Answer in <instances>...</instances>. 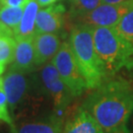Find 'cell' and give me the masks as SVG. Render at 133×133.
Instances as JSON below:
<instances>
[{"instance_id": "18", "label": "cell", "mask_w": 133, "mask_h": 133, "mask_svg": "<svg viewBox=\"0 0 133 133\" xmlns=\"http://www.w3.org/2000/svg\"><path fill=\"white\" fill-rule=\"evenodd\" d=\"M0 120L11 126V129L14 127L12 117L10 115V109L8 105L7 96L4 91L3 83L0 84Z\"/></svg>"}, {"instance_id": "3", "label": "cell", "mask_w": 133, "mask_h": 133, "mask_svg": "<svg viewBox=\"0 0 133 133\" xmlns=\"http://www.w3.org/2000/svg\"><path fill=\"white\" fill-rule=\"evenodd\" d=\"M92 31L96 51L109 78L123 68L133 66V44L114 27H95Z\"/></svg>"}, {"instance_id": "2", "label": "cell", "mask_w": 133, "mask_h": 133, "mask_svg": "<svg viewBox=\"0 0 133 133\" xmlns=\"http://www.w3.org/2000/svg\"><path fill=\"white\" fill-rule=\"evenodd\" d=\"M69 43L87 85L94 90L109 79L105 66L96 51L92 27L79 24L71 30Z\"/></svg>"}, {"instance_id": "23", "label": "cell", "mask_w": 133, "mask_h": 133, "mask_svg": "<svg viewBox=\"0 0 133 133\" xmlns=\"http://www.w3.org/2000/svg\"><path fill=\"white\" fill-rule=\"evenodd\" d=\"M5 66L6 65H3V64H0V76L5 72Z\"/></svg>"}, {"instance_id": "11", "label": "cell", "mask_w": 133, "mask_h": 133, "mask_svg": "<svg viewBox=\"0 0 133 133\" xmlns=\"http://www.w3.org/2000/svg\"><path fill=\"white\" fill-rule=\"evenodd\" d=\"M16 48L13 61L10 69L18 71L28 72L36 68V55H35V44L34 38L16 39Z\"/></svg>"}, {"instance_id": "20", "label": "cell", "mask_w": 133, "mask_h": 133, "mask_svg": "<svg viewBox=\"0 0 133 133\" xmlns=\"http://www.w3.org/2000/svg\"><path fill=\"white\" fill-rule=\"evenodd\" d=\"M3 36H13V31L0 21V37Z\"/></svg>"}, {"instance_id": "7", "label": "cell", "mask_w": 133, "mask_h": 133, "mask_svg": "<svg viewBox=\"0 0 133 133\" xmlns=\"http://www.w3.org/2000/svg\"><path fill=\"white\" fill-rule=\"evenodd\" d=\"M3 87L7 96L10 111L14 114L17 109L26 98L29 84L26 72L10 69L3 77Z\"/></svg>"}, {"instance_id": "22", "label": "cell", "mask_w": 133, "mask_h": 133, "mask_svg": "<svg viewBox=\"0 0 133 133\" xmlns=\"http://www.w3.org/2000/svg\"><path fill=\"white\" fill-rule=\"evenodd\" d=\"M126 0H102L103 3H120V2H124Z\"/></svg>"}, {"instance_id": "16", "label": "cell", "mask_w": 133, "mask_h": 133, "mask_svg": "<svg viewBox=\"0 0 133 133\" xmlns=\"http://www.w3.org/2000/svg\"><path fill=\"white\" fill-rule=\"evenodd\" d=\"M114 28L124 38L133 44V8L124 15Z\"/></svg>"}, {"instance_id": "8", "label": "cell", "mask_w": 133, "mask_h": 133, "mask_svg": "<svg viewBox=\"0 0 133 133\" xmlns=\"http://www.w3.org/2000/svg\"><path fill=\"white\" fill-rule=\"evenodd\" d=\"M62 133H105V131L94 116L81 105L64 121Z\"/></svg>"}, {"instance_id": "9", "label": "cell", "mask_w": 133, "mask_h": 133, "mask_svg": "<svg viewBox=\"0 0 133 133\" xmlns=\"http://www.w3.org/2000/svg\"><path fill=\"white\" fill-rule=\"evenodd\" d=\"M64 7L50 5L39 8L36 21V34H57L64 24Z\"/></svg>"}, {"instance_id": "13", "label": "cell", "mask_w": 133, "mask_h": 133, "mask_svg": "<svg viewBox=\"0 0 133 133\" xmlns=\"http://www.w3.org/2000/svg\"><path fill=\"white\" fill-rule=\"evenodd\" d=\"M39 10L37 0H31L24 7V13L18 26L13 30V36L16 39L34 38L36 36V21Z\"/></svg>"}, {"instance_id": "1", "label": "cell", "mask_w": 133, "mask_h": 133, "mask_svg": "<svg viewBox=\"0 0 133 133\" xmlns=\"http://www.w3.org/2000/svg\"><path fill=\"white\" fill-rule=\"evenodd\" d=\"M82 107L94 116L105 133H127L133 112V83L125 79H108L93 90Z\"/></svg>"}, {"instance_id": "24", "label": "cell", "mask_w": 133, "mask_h": 133, "mask_svg": "<svg viewBox=\"0 0 133 133\" xmlns=\"http://www.w3.org/2000/svg\"><path fill=\"white\" fill-rule=\"evenodd\" d=\"M1 83H3V78L0 77V84H1Z\"/></svg>"}, {"instance_id": "17", "label": "cell", "mask_w": 133, "mask_h": 133, "mask_svg": "<svg viewBox=\"0 0 133 133\" xmlns=\"http://www.w3.org/2000/svg\"><path fill=\"white\" fill-rule=\"evenodd\" d=\"M71 3L72 10L75 16L80 17L82 15L94 10L103 2L102 0H71Z\"/></svg>"}, {"instance_id": "21", "label": "cell", "mask_w": 133, "mask_h": 133, "mask_svg": "<svg viewBox=\"0 0 133 133\" xmlns=\"http://www.w3.org/2000/svg\"><path fill=\"white\" fill-rule=\"evenodd\" d=\"M37 1H38L39 7H46V6L55 4L56 2L60 1V0H37Z\"/></svg>"}, {"instance_id": "19", "label": "cell", "mask_w": 133, "mask_h": 133, "mask_svg": "<svg viewBox=\"0 0 133 133\" xmlns=\"http://www.w3.org/2000/svg\"><path fill=\"white\" fill-rule=\"evenodd\" d=\"M31 0H0V4L12 7H25Z\"/></svg>"}, {"instance_id": "12", "label": "cell", "mask_w": 133, "mask_h": 133, "mask_svg": "<svg viewBox=\"0 0 133 133\" xmlns=\"http://www.w3.org/2000/svg\"><path fill=\"white\" fill-rule=\"evenodd\" d=\"M64 121L56 115L45 119L21 122L12 128L13 133H62Z\"/></svg>"}, {"instance_id": "14", "label": "cell", "mask_w": 133, "mask_h": 133, "mask_svg": "<svg viewBox=\"0 0 133 133\" xmlns=\"http://www.w3.org/2000/svg\"><path fill=\"white\" fill-rule=\"evenodd\" d=\"M24 13V7H12L0 4V21L12 31L14 30Z\"/></svg>"}, {"instance_id": "5", "label": "cell", "mask_w": 133, "mask_h": 133, "mask_svg": "<svg viewBox=\"0 0 133 133\" xmlns=\"http://www.w3.org/2000/svg\"><path fill=\"white\" fill-rule=\"evenodd\" d=\"M133 8V0L120 3H101L94 10L78 17L83 25L95 27H115L124 15Z\"/></svg>"}, {"instance_id": "15", "label": "cell", "mask_w": 133, "mask_h": 133, "mask_svg": "<svg viewBox=\"0 0 133 133\" xmlns=\"http://www.w3.org/2000/svg\"><path fill=\"white\" fill-rule=\"evenodd\" d=\"M17 41L14 36L0 37V64L7 65L13 61Z\"/></svg>"}, {"instance_id": "10", "label": "cell", "mask_w": 133, "mask_h": 133, "mask_svg": "<svg viewBox=\"0 0 133 133\" xmlns=\"http://www.w3.org/2000/svg\"><path fill=\"white\" fill-rule=\"evenodd\" d=\"M61 43L57 34H36L34 37L36 66H43L49 60H52L60 48Z\"/></svg>"}, {"instance_id": "6", "label": "cell", "mask_w": 133, "mask_h": 133, "mask_svg": "<svg viewBox=\"0 0 133 133\" xmlns=\"http://www.w3.org/2000/svg\"><path fill=\"white\" fill-rule=\"evenodd\" d=\"M41 78L46 93L52 100L54 108L63 112L71 104L74 96L62 80L52 62H48L43 65L41 70Z\"/></svg>"}, {"instance_id": "4", "label": "cell", "mask_w": 133, "mask_h": 133, "mask_svg": "<svg viewBox=\"0 0 133 133\" xmlns=\"http://www.w3.org/2000/svg\"><path fill=\"white\" fill-rule=\"evenodd\" d=\"M51 62L74 98L81 96L87 90L86 81L79 69L69 42L61 43Z\"/></svg>"}]
</instances>
